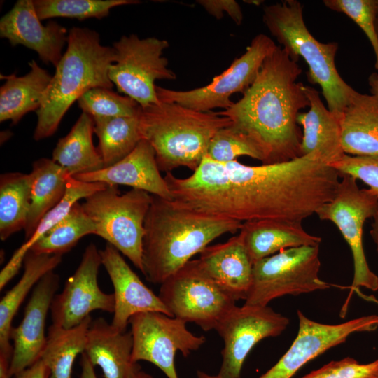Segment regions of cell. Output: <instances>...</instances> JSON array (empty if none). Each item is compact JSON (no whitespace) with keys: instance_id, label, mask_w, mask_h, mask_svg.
<instances>
[{"instance_id":"obj_35","label":"cell","mask_w":378,"mask_h":378,"mask_svg":"<svg viewBox=\"0 0 378 378\" xmlns=\"http://www.w3.org/2000/svg\"><path fill=\"white\" fill-rule=\"evenodd\" d=\"M35 10L41 20L62 17L84 20L102 19L117 6L137 4L136 0H34Z\"/></svg>"},{"instance_id":"obj_15","label":"cell","mask_w":378,"mask_h":378,"mask_svg":"<svg viewBox=\"0 0 378 378\" xmlns=\"http://www.w3.org/2000/svg\"><path fill=\"white\" fill-rule=\"evenodd\" d=\"M101 265L99 250L91 243L85 248L79 265L66 280L62 291L52 301V325L68 329L79 325L94 310L113 314V294L103 292L99 286Z\"/></svg>"},{"instance_id":"obj_29","label":"cell","mask_w":378,"mask_h":378,"mask_svg":"<svg viewBox=\"0 0 378 378\" xmlns=\"http://www.w3.org/2000/svg\"><path fill=\"white\" fill-rule=\"evenodd\" d=\"M94 122L82 112L70 132L59 139L52 160L71 176L98 171L104 167L103 160L93 144Z\"/></svg>"},{"instance_id":"obj_7","label":"cell","mask_w":378,"mask_h":378,"mask_svg":"<svg viewBox=\"0 0 378 378\" xmlns=\"http://www.w3.org/2000/svg\"><path fill=\"white\" fill-rule=\"evenodd\" d=\"M85 200L82 206L94 224L95 234L141 272L144 222L153 195L134 188L121 194L118 186L108 185Z\"/></svg>"},{"instance_id":"obj_26","label":"cell","mask_w":378,"mask_h":378,"mask_svg":"<svg viewBox=\"0 0 378 378\" xmlns=\"http://www.w3.org/2000/svg\"><path fill=\"white\" fill-rule=\"evenodd\" d=\"M29 71L22 76L1 74L5 83L0 88V122L17 124L27 113L37 111L52 76L35 60L29 63Z\"/></svg>"},{"instance_id":"obj_34","label":"cell","mask_w":378,"mask_h":378,"mask_svg":"<svg viewBox=\"0 0 378 378\" xmlns=\"http://www.w3.org/2000/svg\"><path fill=\"white\" fill-rule=\"evenodd\" d=\"M94 223L76 202L69 213L43 235L30 250L36 253L63 255L85 235L95 234Z\"/></svg>"},{"instance_id":"obj_43","label":"cell","mask_w":378,"mask_h":378,"mask_svg":"<svg viewBox=\"0 0 378 378\" xmlns=\"http://www.w3.org/2000/svg\"><path fill=\"white\" fill-rule=\"evenodd\" d=\"M81 355L80 378H97L94 369V366L91 363L84 352Z\"/></svg>"},{"instance_id":"obj_42","label":"cell","mask_w":378,"mask_h":378,"mask_svg":"<svg viewBox=\"0 0 378 378\" xmlns=\"http://www.w3.org/2000/svg\"><path fill=\"white\" fill-rule=\"evenodd\" d=\"M50 370L40 359L14 376V378H49Z\"/></svg>"},{"instance_id":"obj_2","label":"cell","mask_w":378,"mask_h":378,"mask_svg":"<svg viewBox=\"0 0 378 378\" xmlns=\"http://www.w3.org/2000/svg\"><path fill=\"white\" fill-rule=\"evenodd\" d=\"M302 71L286 50L276 46L242 97L218 112L259 146L262 164L302 156V132L297 119L300 111L309 106L304 84L297 82Z\"/></svg>"},{"instance_id":"obj_18","label":"cell","mask_w":378,"mask_h":378,"mask_svg":"<svg viewBox=\"0 0 378 378\" xmlns=\"http://www.w3.org/2000/svg\"><path fill=\"white\" fill-rule=\"evenodd\" d=\"M33 0H18L0 20V36L13 46L22 45L36 52L41 61L55 67L68 41L66 29L55 21L41 22Z\"/></svg>"},{"instance_id":"obj_16","label":"cell","mask_w":378,"mask_h":378,"mask_svg":"<svg viewBox=\"0 0 378 378\" xmlns=\"http://www.w3.org/2000/svg\"><path fill=\"white\" fill-rule=\"evenodd\" d=\"M298 332L288 351L259 378H291L303 365L327 350L346 342L353 333L374 331L378 315L354 318L340 324L312 321L298 311Z\"/></svg>"},{"instance_id":"obj_48","label":"cell","mask_w":378,"mask_h":378,"mask_svg":"<svg viewBox=\"0 0 378 378\" xmlns=\"http://www.w3.org/2000/svg\"><path fill=\"white\" fill-rule=\"evenodd\" d=\"M197 378H220L218 374L211 375L203 371L198 370L197 372Z\"/></svg>"},{"instance_id":"obj_30","label":"cell","mask_w":378,"mask_h":378,"mask_svg":"<svg viewBox=\"0 0 378 378\" xmlns=\"http://www.w3.org/2000/svg\"><path fill=\"white\" fill-rule=\"evenodd\" d=\"M107 184L101 182H85L74 176L67 179L66 191L60 202L49 211L41 219L34 234L18 248L8 262L0 272V289L18 274L24 262L27 253L55 224L60 221L71 210L74 204L82 198H86L95 192L105 188Z\"/></svg>"},{"instance_id":"obj_9","label":"cell","mask_w":378,"mask_h":378,"mask_svg":"<svg viewBox=\"0 0 378 378\" xmlns=\"http://www.w3.org/2000/svg\"><path fill=\"white\" fill-rule=\"evenodd\" d=\"M319 246L283 250L253 265L252 282L246 304L267 306L274 299L325 290L330 284L321 279Z\"/></svg>"},{"instance_id":"obj_49","label":"cell","mask_w":378,"mask_h":378,"mask_svg":"<svg viewBox=\"0 0 378 378\" xmlns=\"http://www.w3.org/2000/svg\"><path fill=\"white\" fill-rule=\"evenodd\" d=\"M375 24H376L377 31V34H378V0H377V16H376Z\"/></svg>"},{"instance_id":"obj_5","label":"cell","mask_w":378,"mask_h":378,"mask_svg":"<svg viewBox=\"0 0 378 378\" xmlns=\"http://www.w3.org/2000/svg\"><path fill=\"white\" fill-rule=\"evenodd\" d=\"M138 117L141 139L152 146L160 170L166 173L181 167L194 172L214 134L232 124L218 112L161 101L141 106Z\"/></svg>"},{"instance_id":"obj_19","label":"cell","mask_w":378,"mask_h":378,"mask_svg":"<svg viewBox=\"0 0 378 378\" xmlns=\"http://www.w3.org/2000/svg\"><path fill=\"white\" fill-rule=\"evenodd\" d=\"M99 252L102 265L113 286L115 308L111 325L116 330L125 332L130 318L141 312H159L172 316L159 296L141 281L120 251L107 244Z\"/></svg>"},{"instance_id":"obj_1","label":"cell","mask_w":378,"mask_h":378,"mask_svg":"<svg viewBox=\"0 0 378 378\" xmlns=\"http://www.w3.org/2000/svg\"><path fill=\"white\" fill-rule=\"evenodd\" d=\"M340 176L318 151L256 166L237 160L217 162L200 193L198 208L241 223L302 222L334 197Z\"/></svg>"},{"instance_id":"obj_14","label":"cell","mask_w":378,"mask_h":378,"mask_svg":"<svg viewBox=\"0 0 378 378\" xmlns=\"http://www.w3.org/2000/svg\"><path fill=\"white\" fill-rule=\"evenodd\" d=\"M289 319L268 306L237 305L218 323L215 330L224 342L220 378H240L243 364L261 340L280 335Z\"/></svg>"},{"instance_id":"obj_21","label":"cell","mask_w":378,"mask_h":378,"mask_svg":"<svg viewBox=\"0 0 378 378\" xmlns=\"http://www.w3.org/2000/svg\"><path fill=\"white\" fill-rule=\"evenodd\" d=\"M200 254L197 260L206 274L235 301L245 300L253 264L240 234L224 243L208 246Z\"/></svg>"},{"instance_id":"obj_8","label":"cell","mask_w":378,"mask_h":378,"mask_svg":"<svg viewBox=\"0 0 378 378\" xmlns=\"http://www.w3.org/2000/svg\"><path fill=\"white\" fill-rule=\"evenodd\" d=\"M334 197L316 212L321 220L333 223L350 247L354 261V278L348 297L340 311L344 318L351 296L361 287L378 290V276L370 270L365 257L363 234L365 221L372 218L378 205V195L368 189H360L357 179L342 175Z\"/></svg>"},{"instance_id":"obj_23","label":"cell","mask_w":378,"mask_h":378,"mask_svg":"<svg viewBox=\"0 0 378 378\" xmlns=\"http://www.w3.org/2000/svg\"><path fill=\"white\" fill-rule=\"evenodd\" d=\"M304 90L309 101V109L300 113L297 119L303 128L302 156L318 151L330 164L345 154L341 144L340 119L326 107L314 88L304 85Z\"/></svg>"},{"instance_id":"obj_37","label":"cell","mask_w":378,"mask_h":378,"mask_svg":"<svg viewBox=\"0 0 378 378\" xmlns=\"http://www.w3.org/2000/svg\"><path fill=\"white\" fill-rule=\"evenodd\" d=\"M77 102L83 112L92 118L134 116L139 113L141 107L130 97L104 88L87 91Z\"/></svg>"},{"instance_id":"obj_27","label":"cell","mask_w":378,"mask_h":378,"mask_svg":"<svg viewBox=\"0 0 378 378\" xmlns=\"http://www.w3.org/2000/svg\"><path fill=\"white\" fill-rule=\"evenodd\" d=\"M62 255L36 253L29 250L24 260V272L18 282L0 301V355L12 358V321L31 288L61 262Z\"/></svg>"},{"instance_id":"obj_40","label":"cell","mask_w":378,"mask_h":378,"mask_svg":"<svg viewBox=\"0 0 378 378\" xmlns=\"http://www.w3.org/2000/svg\"><path fill=\"white\" fill-rule=\"evenodd\" d=\"M342 175L359 179L378 195V155L354 156L344 154L330 164Z\"/></svg>"},{"instance_id":"obj_11","label":"cell","mask_w":378,"mask_h":378,"mask_svg":"<svg viewBox=\"0 0 378 378\" xmlns=\"http://www.w3.org/2000/svg\"><path fill=\"white\" fill-rule=\"evenodd\" d=\"M159 298L172 316L214 330L236 302L203 270L198 260L189 261L160 284Z\"/></svg>"},{"instance_id":"obj_24","label":"cell","mask_w":378,"mask_h":378,"mask_svg":"<svg viewBox=\"0 0 378 378\" xmlns=\"http://www.w3.org/2000/svg\"><path fill=\"white\" fill-rule=\"evenodd\" d=\"M131 332H120L104 318L92 320L86 334L84 353L104 378H127L132 362Z\"/></svg>"},{"instance_id":"obj_28","label":"cell","mask_w":378,"mask_h":378,"mask_svg":"<svg viewBox=\"0 0 378 378\" xmlns=\"http://www.w3.org/2000/svg\"><path fill=\"white\" fill-rule=\"evenodd\" d=\"M29 174L31 204L24 230L25 241L34 234L44 216L63 199L66 191L67 179L71 176L52 159L45 158L34 162Z\"/></svg>"},{"instance_id":"obj_4","label":"cell","mask_w":378,"mask_h":378,"mask_svg":"<svg viewBox=\"0 0 378 378\" xmlns=\"http://www.w3.org/2000/svg\"><path fill=\"white\" fill-rule=\"evenodd\" d=\"M115 56L113 47L101 44L97 31L81 27L69 31L66 50L36 111L35 140L54 134L68 109L87 91L95 88L112 89L108 70Z\"/></svg>"},{"instance_id":"obj_3","label":"cell","mask_w":378,"mask_h":378,"mask_svg":"<svg viewBox=\"0 0 378 378\" xmlns=\"http://www.w3.org/2000/svg\"><path fill=\"white\" fill-rule=\"evenodd\" d=\"M242 223L153 195L144 222L141 272L147 281L161 284L214 240L240 230Z\"/></svg>"},{"instance_id":"obj_44","label":"cell","mask_w":378,"mask_h":378,"mask_svg":"<svg viewBox=\"0 0 378 378\" xmlns=\"http://www.w3.org/2000/svg\"><path fill=\"white\" fill-rule=\"evenodd\" d=\"M127 378H153L150 374L144 371L137 363H133L130 367Z\"/></svg>"},{"instance_id":"obj_36","label":"cell","mask_w":378,"mask_h":378,"mask_svg":"<svg viewBox=\"0 0 378 378\" xmlns=\"http://www.w3.org/2000/svg\"><path fill=\"white\" fill-rule=\"evenodd\" d=\"M208 158L218 162H230L239 156H248L262 162L264 155L259 146L246 134L232 125L219 130L207 149Z\"/></svg>"},{"instance_id":"obj_6","label":"cell","mask_w":378,"mask_h":378,"mask_svg":"<svg viewBox=\"0 0 378 378\" xmlns=\"http://www.w3.org/2000/svg\"><path fill=\"white\" fill-rule=\"evenodd\" d=\"M262 21L271 34L298 62L308 65L310 83L321 88L328 108L339 119L356 90L341 77L335 65L337 42L321 43L307 29L303 6L297 0H286L265 6Z\"/></svg>"},{"instance_id":"obj_20","label":"cell","mask_w":378,"mask_h":378,"mask_svg":"<svg viewBox=\"0 0 378 378\" xmlns=\"http://www.w3.org/2000/svg\"><path fill=\"white\" fill-rule=\"evenodd\" d=\"M74 177L85 182L128 186L167 200H173L167 183L160 174L155 151L143 139L131 153L117 163Z\"/></svg>"},{"instance_id":"obj_47","label":"cell","mask_w":378,"mask_h":378,"mask_svg":"<svg viewBox=\"0 0 378 378\" xmlns=\"http://www.w3.org/2000/svg\"><path fill=\"white\" fill-rule=\"evenodd\" d=\"M354 293H356L359 297L363 298V300L374 302L378 304V299L376 298L374 295H367L363 293L359 288L356 289Z\"/></svg>"},{"instance_id":"obj_45","label":"cell","mask_w":378,"mask_h":378,"mask_svg":"<svg viewBox=\"0 0 378 378\" xmlns=\"http://www.w3.org/2000/svg\"><path fill=\"white\" fill-rule=\"evenodd\" d=\"M372 222L371 224L370 235L376 245V250L378 253V205L376 211L372 216Z\"/></svg>"},{"instance_id":"obj_46","label":"cell","mask_w":378,"mask_h":378,"mask_svg":"<svg viewBox=\"0 0 378 378\" xmlns=\"http://www.w3.org/2000/svg\"><path fill=\"white\" fill-rule=\"evenodd\" d=\"M368 81L371 94L378 99V73H372L368 76Z\"/></svg>"},{"instance_id":"obj_38","label":"cell","mask_w":378,"mask_h":378,"mask_svg":"<svg viewBox=\"0 0 378 378\" xmlns=\"http://www.w3.org/2000/svg\"><path fill=\"white\" fill-rule=\"evenodd\" d=\"M329 9L342 13L355 22L368 37L373 48L378 71V34L376 28L377 0H324Z\"/></svg>"},{"instance_id":"obj_10","label":"cell","mask_w":378,"mask_h":378,"mask_svg":"<svg viewBox=\"0 0 378 378\" xmlns=\"http://www.w3.org/2000/svg\"><path fill=\"white\" fill-rule=\"evenodd\" d=\"M168 47L166 40L140 38L135 34L122 36L114 42L115 62L109 68L108 76L118 92L142 107L159 104L155 81L176 78L168 67L167 59L162 56Z\"/></svg>"},{"instance_id":"obj_41","label":"cell","mask_w":378,"mask_h":378,"mask_svg":"<svg viewBox=\"0 0 378 378\" xmlns=\"http://www.w3.org/2000/svg\"><path fill=\"white\" fill-rule=\"evenodd\" d=\"M197 3L218 20L226 13L237 25L242 22L243 13L241 7L234 0H199Z\"/></svg>"},{"instance_id":"obj_17","label":"cell","mask_w":378,"mask_h":378,"mask_svg":"<svg viewBox=\"0 0 378 378\" xmlns=\"http://www.w3.org/2000/svg\"><path fill=\"white\" fill-rule=\"evenodd\" d=\"M59 276L53 271L46 274L36 285L24 309L20 325L12 328L13 354L9 368L10 377L40 360L47 336L46 320L52 301L59 285Z\"/></svg>"},{"instance_id":"obj_32","label":"cell","mask_w":378,"mask_h":378,"mask_svg":"<svg viewBox=\"0 0 378 378\" xmlns=\"http://www.w3.org/2000/svg\"><path fill=\"white\" fill-rule=\"evenodd\" d=\"M31 204L29 174L6 172L0 176V239L24 230Z\"/></svg>"},{"instance_id":"obj_13","label":"cell","mask_w":378,"mask_h":378,"mask_svg":"<svg viewBox=\"0 0 378 378\" xmlns=\"http://www.w3.org/2000/svg\"><path fill=\"white\" fill-rule=\"evenodd\" d=\"M186 323L159 312L132 316L129 321L133 339L132 362H150L168 378H178L174 365L176 352L187 357L206 342L204 336L188 330Z\"/></svg>"},{"instance_id":"obj_12","label":"cell","mask_w":378,"mask_h":378,"mask_svg":"<svg viewBox=\"0 0 378 378\" xmlns=\"http://www.w3.org/2000/svg\"><path fill=\"white\" fill-rule=\"evenodd\" d=\"M276 45L264 34L256 35L239 57L206 85L190 90H174L156 85L161 102H173L190 109L207 112L216 108H228L233 94H242L255 80L265 58Z\"/></svg>"},{"instance_id":"obj_39","label":"cell","mask_w":378,"mask_h":378,"mask_svg":"<svg viewBox=\"0 0 378 378\" xmlns=\"http://www.w3.org/2000/svg\"><path fill=\"white\" fill-rule=\"evenodd\" d=\"M301 378H378V359L362 364L346 357L331 361Z\"/></svg>"},{"instance_id":"obj_33","label":"cell","mask_w":378,"mask_h":378,"mask_svg":"<svg viewBox=\"0 0 378 378\" xmlns=\"http://www.w3.org/2000/svg\"><path fill=\"white\" fill-rule=\"evenodd\" d=\"M138 115L92 117L94 122V133L99 139L98 150L104 167L125 158L142 140L139 130Z\"/></svg>"},{"instance_id":"obj_22","label":"cell","mask_w":378,"mask_h":378,"mask_svg":"<svg viewBox=\"0 0 378 378\" xmlns=\"http://www.w3.org/2000/svg\"><path fill=\"white\" fill-rule=\"evenodd\" d=\"M253 264L283 250L319 246L320 237L307 232L302 222L262 219L242 223L239 230Z\"/></svg>"},{"instance_id":"obj_25","label":"cell","mask_w":378,"mask_h":378,"mask_svg":"<svg viewBox=\"0 0 378 378\" xmlns=\"http://www.w3.org/2000/svg\"><path fill=\"white\" fill-rule=\"evenodd\" d=\"M344 153L354 156L378 155V99L357 91L340 119Z\"/></svg>"},{"instance_id":"obj_31","label":"cell","mask_w":378,"mask_h":378,"mask_svg":"<svg viewBox=\"0 0 378 378\" xmlns=\"http://www.w3.org/2000/svg\"><path fill=\"white\" fill-rule=\"evenodd\" d=\"M92 321L89 316L71 328L54 325L49 327L40 358L50 370L49 378H72L74 361L85 351L86 334Z\"/></svg>"}]
</instances>
